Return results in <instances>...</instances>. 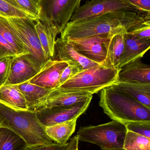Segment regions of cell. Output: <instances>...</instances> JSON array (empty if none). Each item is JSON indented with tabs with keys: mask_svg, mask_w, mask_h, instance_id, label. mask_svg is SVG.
<instances>
[{
	"mask_svg": "<svg viewBox=\"0 0 150 150\" xmlns=\"http://www.w3.org/2000/svg\"><path fill=\"white\" fill-rule=\"evenodd\" d=\"M55 60L64 62L72 67L73 75L77 72L99 64L81 55L75 50L74 47L68 40L61 38L55 40Z\"/></svg>",
	"mask_w": 150,
	"mask_h": 150,
	"instance_id": "8fae6325",
	"label": "cell"
},
{
	"mask_svg": "<svg viewBox=\"0 0 150 150\" xmlns=\"http://www.w3.org/2000/svg\"><path fill=\"white\" fill-rule=\"evenodd\" d=\"M73 74V69L70 66L68 65L62 73L59 80V86L65 83Z\"/></svg>",
	"mask_w": 150,
	"mask_h": 150,
	"instance_id": "836d02e7",
	"label": "cell"
},
{
	"mask_svg": "<svg viewBox=\"0 0 150 150\" xmlns=\"http://www.w3.org/2000/svg\"><path fill=\"white\" fill-rule=\"evenodd\" d=\"M0 103L16 111H28L26 100L18 85H4L0 87Z\"/></svg>",
	"mask_w": 150,
	"mask_h": 150,
	"instance_id": "ffe728a7",
	"label": "cell"
},
{
	"mask_svg": "<svg viewBox=\"0 0 150 150\" xmlns=\"http://www.w3.org/2000/svg\"><path fill=\"white\" fill-rule=\"evenodd\" d=\"M123 149L125 150H150V138L127 130Z\"/></svg>",
	"mask_w": 150,
	"mask_h": 150,
	"instance_id": "d4e9b609",
	"label": "cell"
},
{
	"mask_svg": "<svg viewBox=\"0 0 150 150\" xmlns=\"http://www.w3.org/2000/svg\"><path fill=\"white\" fill-rule=\"evenodd\" d=\"M118 78V81L126 83H150V66L137 59L120 68Z\"/></svg>",
	"mask_w": 150,
	"mask_h": 150,
	"instance_id": "5bb4252c",
	"label": "cell"
},
{
	"mask_svg": "<svg viewBox=\"0 0 150 150\" xmlns=\"http://www.w3.org/2000/svg\"><path fill=\"white\" fill-rule=\"evenodd\" d=\"M0 127H1V126H0Z\"/></svg>",
	"mask_w": 150,
	"mask_h": 150,
	"instance_id": "8d00e7d4",
	"label": "cell"
},
{
	"mask_svg": "<svg viewBox=\"0 0 150 150\" xmlns=\"http://www.w3.org/2000/svg\"><path fill=\"white\" fill-rule=\"evenodd\" d=\"M123 9L134 12L141 11L127 0H90L75 11L70 22L91 18Z\"/></svg>",
	"mask_w": 150,
	"mask_h": 150,
	"instance_id": "9c48e42d",
	"label": "cell"
},
{
	"mask_svg": "<svg viewBox=\"0 0 150 150\" xmlns=\"http://www.w3.org/2000/svg\"><path fill=\"white\" fill-rule=\"evenodd\" d=\"M35 29L46 56L48 59H52L54 56L55 38L59 33L58 29L39 20L36 21Z\"/></svg>",
	"mask_w": 150,
	"mask_h": 150,
	"instance_id": "d6986e66",
	"label": "cell"
},
{
	"mask_svg": "<svg viewBox=\"0 0 150 150\" xmlns=\"http://www.w3.org/2000/svg\"><path fill=\"white\" fill-rule=\"evenodd\" d=\"M77 118L45 127L47 135L54 143L66 144L75 130Z\"/></svg>",
	"mask_w": 150,
	"mask_h": 150,
	"instance_id": "7402d4cb",
	"label": "cell"
},
{
	"mask_svg": "<svg viewBox=\"0 0 150 150\" xmlns=\"http://www.w3.org/2000/svg\"><path fill=\"white\" fill-rule=\"evenodd\" d=\"M18 56L16 52L10 44L0 34V59L5 57Z\"/></svg>",
	"mask_w": 150,
	"mask_h": 150,
	"instance_id": "4dcf8cb0",
	"label": "cell"
},
{
	"mask_svg": "<svg viewBox=\"0 0 150 150\" xmlns=\"http://www.w3.org/2000/svg\"><path fill=\"white\" fill-rule=\"evenodd\" d=\"M0 34L13 47L18 56L27 55L28 49L25 46L14 27L6 18L0 16Z\"/></svg>",
	"mask_w": 150,
	"mask_h": 150,
	"instance_id": "603a6c76",
	"label": "cell"
},
{
	"mask_svg": "<svg viewBox=\"0 0 150 150\" xmlns=\"http://www.w3.org/2000/svg\"><path fill=\"white\" fill-rule=\"evenodd\" d=\"M111 36L95 35L67 40L81 55L98 64L105 66L107 57V45Z\"/></svg>",
	"mask_w": 150,
	"mask_h": 150,
	"instance_id": "30bf717a",
	"label": "cell"
},
{
	"mask_svg": "<svg viewBox=\"0 0 150 150\" xmlns=\"http://www.w3.org/2000/svg\"><path fill=\"white\" fill-rule=\"evenodd\" d=\"M78 137L76 135L75 136L68 142V146L67 150H75V148L78 146Z\"/></svg>",
	"mask_w": 150,
	"mask_h": 150,
	"instance_id": "e575fe53",
	"label": "cell"
},
{
	"mask_svg": "<svg viewBox=\"0 0 150 150\" xmlns=\"http://www.w3.org/2000/svg\"><path fill=\"white\" fill-rule=\"evenodd\" d=\"M17 3L26 11L31 17L37 21L38 20L40 13V0H15Z\"/></svg>",
	"mask_w": 150,
	"mask_h": 150,
	"instance_id": "4316f807",
	"label": "cell"
},
{
	"mask_svg": "<svg viewBox=\"0 0 150 150\" xmlns=\"http://www.w3.org/2000/svg\"><path fill=\"white\" fill-rule=\"evenodd\" d=\"M11 57L0 59V87L5 84L10 70Z\"/></svg>",
	"mask_w": 150,
	"mask_h": 150,
	"instance_id": "f546056e",
	"label": "cell"
},
{
	"mask_svg": "<svg viewBox=\"0 0 150 150\" xmlns=\"http://www.w3.org/2000/svg\"><path fill=\"white\" fill-rule=\"evenodd\" d=\"M75 150H78V146H77V147L75 148Z\"/></svg>",
	"mask_w": 150,
	"mask_h": 150,
	"instance_id": "d590c367",
	"label": "cell"
},
{
	"mask_svg": "<svg viewBox=\"0 0 150 150\" xmlns=\"http://www.w3.org/2000/svg\"><path fill=\"white\" fill-rule=\"evenodd\" d=\"M0 16L6 18L31 17L15 0H0Z\"/></svg>",
	"mask_w": 150,
	"mask_h": 150,
	"instance_id": "484cf974",
	"label": "cell"
},
{
	"mask_svg": "<svg viewBox=\"0 0 150 150\" xmlns=\"http://www.w3.org/2000/svg\"><path fill=\"white\" fill-rule=\"evenodd\" d=\"M99 104L110 119L123 125L132 122L150 121V109L109 86L100 91Z\"/></svg>",
	"mask_w": 150,
	"mask_h": 150,
	"instance_id": "7a4b0ae2",
	"label": "cell"
},
{
	"mask_svg": "<svg viewBox=\"0 0 150 150\" xmlns=\"http://www.w3.org/2000/svg\"><path fill=\"white\" fill-rule=\"evenodd\" d=\"M18 86L26 100L28 111L35 112L41 108L53 90L31 83L29 81L18 85Z\"/></svg>",
	"mask_w": 150,
	"mask_h": 150,
	"instance_id": "e0dca14e",
	"label": "cell"
},
{
	"mask_svg": "<svg viewBox=\"0 0 150 150\" xmlns=\"http://www.w3.org/2000/svg\"><path fill=\"white\" fill-rule=\"evenodd\" d=\"M125 126L129 131L150 138V121L132 122Z\"/></svg>",
	"mask_w": 150,
	"mask_h": 150,
	"instance_id": "83f0119b",
	"label": "cell"
},
{
	"mask_svg": "<svg viewBox=\"0 0 150 150\" xmlns=\"http://www.w3.org/2000/svg\"><path fill=\"white\" fill-rule=\"evenodd\" d=\"M92 95L83 101L65 106L41 108L36 112L40 122L45 127L54 126L73 119H78L86 111L90 104Z\"/></svg>",
	"mask_w": 150,
	"mask_h": 150,
	"instance_id": "ba28073f",
	"label": "cell"
},
{
	"mask_svg": "<svg viewBox=\"0 0 150 150\" xmlns=\"http://www.w3.org/2000/svg\"><path fill=\"white\" fill-rule=\"evenodd\" d=\"M127 129L125 125L112 120L97 126L81 127L77 133L78 141L96 144L102 150H125Z\"/></svg>",
	"mask_w": 150,
	"mask_h": 150,
	"instance_id": "5b68a950",
	"label": "cell"
},
{
	"mask_svg": "<svg viewBox=\"0 0 150 150\" xmlns=\"http://www.w3.org/2000/svg\"><path fill=\"white\" fill-rule=\"evenodd\" d=\"M38 73L24 55L12 57L9 74L4 85L20 84L29 81Z\"/></svg>",
	"mask_w": 150,
	"mask_h": 150,
	"instance_id": "9a60e30c",
	"label": "cell"
},
{
	"mask_svg": "<svg viewBox=\"0 0 150 150\" xmlns=\"http://www.w3.org/2000/svg\"><path fill=\"white\" fill-rule=\"evenodd\" d=\"M82 0H40L38 20L56 27L60 33L70 22Z\"/></svg>",
	"mask_w": 150,
	"mask_h": 150,
	"instance_id": "52a82bcc",
	"label": "cell"
},
{
	"mask_svg": "<svg viewBox=\"0 0 150 150\" xmlns=\"http://www.w3.org/2000/svg\"><path fill=\"white\" fill-rule=\"evenodd\" d=\"M109 87L129 95L150 109V83H138L118 81Z\"/></svg>",
	"mask_w": 150,
	"mask_h": 150,
	"instance_id": "ac0fdd59",
	"label": "cell"
},
{
	"mask_svg": "<svg viewBox=\"0 0 150 150\" xmlns=\"http://www.w3.org/2000/svg\"><path fill=\"white\" fill-rule=\"evenodd\" d=\"M125 29L114 33L110 37L107 46V57L105 66L119 70V64L124 48Z\"/></svg>",
	"mask_w": 150,
	"mask_h": 150,
	"instance_id": "44dd1931",
	"label": "cell"
},
{
	"mask_svg": "<svg viewBox=\"0 0 150 150\" xmlns=\"http://www.w3.org/2000/svg\"><path fill=\"white\" fill-rule=\"evenodd\" d=\"M25 141L12 130L0 127V150H24Z\"/></svg>",
	"mask_w": 150,
	"mask_h": 150,
	"instance_id": "cb8c5ba5",
	"label": "cell"
},
{
	"mask_svg": "<svg viewBox=\"0 0 150 150\" xmlns=\"http://www.w3.org/2000/svg\"><path fill=\"white\" fill-rule=\"evenodd\" d=\"M68 142L66 144L53 143L50 144H38V145L27 146L24 150H67Z\"/></svg>",
	"mask_w": 150,
	"mask_h": 150,
	"instance_id": "1f68e13d",
	"label": "cell"
},
{
	"mask_svg": "<svg viewBox=\"0 0 150 150\" xmlns=\"http://www.w3.org/2000/svg\"><path fill=\"white\" fill-rule=\"evenodd\" d=\"M68 66V64L64 62L49 60L29 82L44 88L53 90L59 86L61 75Z\"/></svg>",
	"mask_w": 150,
	"mask_h": 150,
	"instance_id": "7c38bea8",
	"label": "cell"
},
{
	"mask_svg": "<svg viewBox=\"0 0 150 150\" xmlns=\"http://www.w3.org/2000/svg\"><path fill=\"white\" fill-rule=\"evenodd\" d=\"M150 20V12L119 10L91 18L69 22L61 33V38H80L95 35L110 37L125 29L130 32Z\"/></svg>",
	"mask_w": 150,
	"mask_h": 150,
	"instance_id": "6da1fadb",
	"label": "cell"
},
{
	"mask_svg": "<svg viewBox=\"0 0 150 150\" xmlns=\"http://www.w3.org/2000/svg\"><path fill=\"white\" fill-rule=\"evenodd\" d=\"M7 18L29 51V54L24 56L39 73L49 60L42 49L36 31V21L31 17Z\"/></svg>",
	"mask_w": 150,
	"mask_h": 150,
	"instance_id": "8992f818",
	"label": "cell"
},
{
	"mask_svg": "<svg viewBox=\"0 0 150 150\" xmlns=\"http://www.w3.org/2000/svg\"><path fill=\"white\" fill-rule=\"evenodd\" d=\"M131 4L143 12H150V0H127Z\"/></svg>",
	"mask_w": 150,
	"mask_h": 150,
	"instance_id": "d6a6232c",
	"label": "cell"
},
{
	"mask_svg": "<svg viewBox=\"0 0 150 150\" xmlns=\"http://www.w3.org/2000/svg\"><path fill=\"white\" fill-rule=\"evenodd\" d=\"M150 47V40L138 39L126 32L124 51L119 64V69L131 62L141 59Z\"/></svg>",
	"mask_w": 150,
	"mask_h": 150,
	"instance_id": "2e32d148",
	"label": "cell"
},
{
	"mask_svg": "<svg viewBox=\"0 0 150 150\" xmlns=\"http://www.w3.org/2000/svg\"><path fill=\"white\" fill-rule=\"evenodd\" d=\"M128 33L138 39L150 40V20L143 23L130 32Z\"/></svg>",
	"mask_w": 150,
	"mask_h": 150,
	"instance_id": "f1b7e54d",
	"label": "cell"
},
{
	"mask_svg": "<svg viewBox=\"0 0 150 150\" xmlns=\"http://www.w3.org/2000/svg\"><path fill=\"white\" fill-rule=\"evenodd\" d=\"M92 95L90 93L84 91H75L57 87L52 90L48 94L40 109L52 107L72 105L85 100Z\"/></svg>",
	"mask_w": 150,
	"mask_h": 150,
	"instance_id": "4fadbf2b",
	"label": "cell"
},
{
	"mask_svg": "<svg viewBox=\"0 0 150 150\" xmlns=\"http://www.w3.org/2000/svg\"><path fill=\"white\" fill-rule=\"evenodd\" d=\"M0 126L15 132L27 146L50 144L53 142L47 135L35 112L16 111L0 103Z\"/></svg>",
	"mask_w": 150,
	"mask_h": 150,
	"instance_id": "3957f363",
	"label": "cell"
},
{
	"mask_svg": "<svg viewBox=\"0 0 150 150\" xmlns=\"http://www.w3.org/2000/svg\"><path fill=\"white\" fill-rule=\"evenodd\" d=\"M118 73V70L97 64L77 72L58 87L84 91L93 94L117 82Z\"/></svg>",
	"mask_w": 150,
	"mask_h": 150,
	"instance_id": "277c9868",
	"label": "cell"
}]
</instances>
